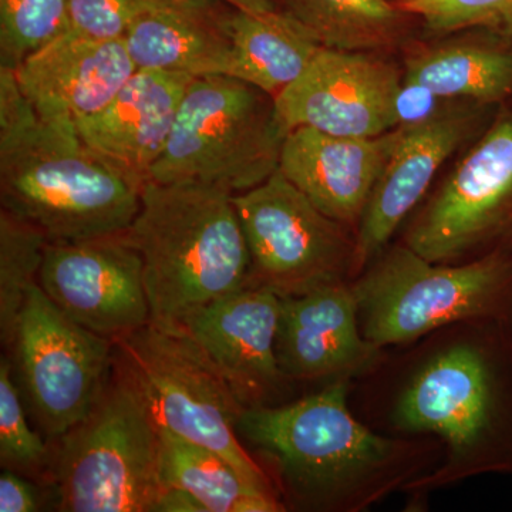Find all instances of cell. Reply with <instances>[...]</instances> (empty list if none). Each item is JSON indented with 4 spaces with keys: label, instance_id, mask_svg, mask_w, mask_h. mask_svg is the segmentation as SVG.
<instances>
[{
    "label": "cell",
    "instance_id": "cell-1",
    "mask_svg": "<svg viewBox=\"0 0 512 512\" xmlns=\"http://www.w3.org/2000/svg\"><path fill=\"white\" fill-rule=\"evenodd\" d=\"M350 407L380 433L443 443L439 466L404 490L409 511L471 478L512 477V330L470 320L384 349Z\"/></svg>",
    "mask_w": 512,
    "mask_h": 512
},
{
    "label": "cell",
    "instance_id": "cell-2",
    "mask_svg": "<svg viewBox=\"0 0 512 512\" xmlns=\"http://www.w3.org/2000/svg\"><path fill=\"white\" fill-rule=\"evenodd\" d=\"M352 386L340 380L239 417V439L268 461L286 511H367L443 460V443L434 437L390 436L367 426L350 407Z\"/></svg>",
    "mask_w": 512,
    "mask_h": 512
},
{
    "label": "cell",
    "instance_id": "cell-3",
    "mask_svg": "<svg viewBox=\"0 0 512 512\" xmlns=\"http://www.w3.org/2000/svg\"><path fill=\"white\" fill-rule=\"evenodd\" d=\"M143 185L87 146L72 124L43 120L0 67V201L49 242L126 232Z\"/></svg>",
    "mask_w": 512,
    "mask_h": 512
},
{
    "label": "cell",
    "instance_id": "cell-4",
    "mask_svg": "<svg viewBox=\"0 0 512 512\" xmlns=\"http://www.w3.org/2000/svg\"><path fill=\"white\" fill-rule=\"evenodd\" d=\"M231 192L146 181L126 231L143 259L150 322L178 325L247 286L251 255Z\"/></svg>",
    "mask_w": 512,
    "mask_h": 512
},
{
    "label": "cell",
    "instance_id": "cell-5",
    "mask_svg": "<svg viewBox=\"0 0 512 512\" xmlns=\"http://www.w3.org/2000/svg\"><path fill=\"white\" fill-rule=\"evenodd\" d=\"M363 336L382 349L454 323L487 320L512 330V256L440 264L389 244L352 281Z\"/></svg>",
    "mask_w": 512,
    "mask_h": 512
},
{
    "label": "cell",
    "instance_id": "cell-6",
    "mask_svg": "<svg viewBox=\"0 0 512 512\" xmlns=\"http://www.w3.org/2000/svg\"><path fill=\"white\" fill-rule=\"evenodd\" d=\"M158 426L133 376L114 359L99 400L56 440L46 485L57 511L154 512L161 487Z\"/></svg>",
    "mask_w": 512,
    "mask_h": 512
},
{
    "label": "cell",
    "instance_id": "cell-7",
    "mask_svg": "<svg viewBox=\"0 0 512 512\" xmlns=\"http://www.w3.org/2000/svg\"><path fill=\"white\" fill-rule=\"evenodd\" d=\"M286 136L274 97L231 76L194 77L148 181L241 194L278 171Z\"/></svg>",
    "mask_w": 512,
    "mask_h": 512
},
{
    "label": "cell",
    "instance_id": "cell-8",
    "mask_svg": "<svg viewBox=\"0 0 512 512\" xmlns=\"http://www.w3.org/2000/svg\"><path fill=\"white\" fill-rule=\"evenodd\" d=\"M116 352L158 427L210 448L249 484L279 497L274 480L239 439L245 407L183 326L150 322L117 340Z\"/></svg>",
    "mask_w": 512,
    "mask_h": 512
},
{
    "label": "cell",
    "instance_id": "cell-9",
    "mask_svg": "<svg viewBox=\"0 0 512 512\" xmlns=\"http://www.w3.org/2000/svg\"><path fill=\"white\" fill-rule=\"evenodd\" d=\"M232 201L251 255L249 288L291 298L356 278L355 229L323 214L281 171Z\"/></svg>",
    "mask_w": 512,
    "mask_h": 512
},
{
    "label": "cell",
    "instance_id": "cell-10",
    "mask_svg": "<svg viewBox=\"0 0 512 512\" xmlns=\"http://www.w3.org/2000/svg\"><path fill=\"white\" fill-rule=\"evenodd\" d=\"M400 242L440 264L512 256V110L494 120L421 202Z\"/></svg>",
    "mask_w": 512,
    "mask_h": 512
},
{
    "label": "cell",
    "instance_id": "cell-11",
    "mask_svg": "<svg viewBox=\"0 0 512 512\" xmlns=\"http://www.w3.org/2000/svg\"><path fill=\"white\" fill-rule=\"evenodd\" d=\"M8 355L30 412L57 440L92 412L113 372L116 342L64 315L36 284Z\"/></svg>",
    "mask_w": 512,
    "mask_h": 512
},
{
    "label": "cell",
    "instance_id": "cell-12",
    "mask_svg": "<svg viewBox=\"0 0 512 512\" xmlns=\"http://www.w3.org/2000/svg\"><path fill=\"white\" fill-rule=\"evenodd\" d=\"M40 288L83 328L117 342L151 320L143 259L126 232L47 242Z\"/></svg>",
    "mask_w": 512,
    "mask_h": 512
},
{
    "label": "cell",
    "instance_id": "cell-13",
    "mask_svg": "<svg viewBox=\"0 0 512 512\" xmlns=\"http://www.w3.org/2000/svg\"><path fill=\"white\" fill-rule=\"evenodd\" d=\"M403 77L392 62L370 52L326 49L275 99L286 131L315 128L340 137L373 138L396 128Z\"/></svg>",
    "mask_w": 512,
    "mask_h": 512
},
{
    "label": "cell",
    "instance_id": "cell-14",
    "mask_svg": "<svg viewBox=\"0 0 512 512\" xmlns=\"http://www.w3.org/2000/svg\"><path fill=\"white\" fill-rule=\"evenodd\" d=\"M281 298L249 288L198 309L178 325L210 357L245 409L278 406L292 392L276 359Z\"/></svg>",
    "mask_w": 512,
    "mask_h": 512
},
{
    "label": "cell",
    "instance_id": "cell-15",
    "mask_svg": "<svg viewBox=\"0 0 512 512\" xmlns=\"http://www.w3.org/2000/svg\"><path fill=\"white\" fill-rule=\"evenodd\" d=\"M276 359L292 384L355 382L377 365L384 349L360 329L352 282L281 298Z\"/></svg>",
    "mask_w": 512,
    "mask_h": 512
},
{
    "label": "cell",
    "instance_id": "cell-16",
    "mask_svg": "<svg viewBox=\"0 0 512 512\" xmlns=\"http://www.w3.org/2000/svg\"><path fill=\"white\" fill-rule=\"evenodd\" d=\"M480 123L477 107H454L419 126L399 128L392 154L357 225V275L412 217L441 165L476 133Z\"/></svg>",
    "mask_w": 512,
    "mask_h": 512
},
{
    "label": "cell",
    "instance_id": "cell-17",
    "mask_svg": "<svg viewBox=\"0 0 512 512\" xmlns=\"http://www.w3.org/2000/svg\"><path fill=\"white\" fill-rule=\"evenodd\" d=\"M136 72L124 39H92L70 30L15 70L43 120L72 126L103 110Z\"/></svg>",
    "mask_w": 512,
    "mask_h": 512
},
{
    "label": "cell",
    "instance_id": "cell-18",
    "mask_svg": "<svg viewBox=\"0 0 512 512\" xmlns=\"http://www.w3.org/2000/svg\"><path fill=\"white\" fill-rule=\"evenodd\" d=\"M397 137L399 128L373 138L295 128L282 144L278 170L323 214L356 231Z\"/></svg>",
    "mask_w": 512,
    "mask_h": 512
},
{
    "label": "cell",
    "instance_id": "cell-19",
    "mask_svg": "<svg viewBox=\"0 0 512 512\" xmlns=\"http://www.w3.org/2000/svg\"><path fill=\"white\" fill-rule=\"evenodd\" d=\"M194 77L138 69L77 133L93 151L144 185L163 154L185 92Z\"/></svg>",
    "mask_w": 512,
    "mask_h": 512
},
{
    "label": "cell",
    "instance_id": "cell-20",
    "mask_svg": "<svg viewBox=\"0 0 512 512\" xmlns=\"http://www.w3.org/2000/svg\"><path fill=\"white\" fill-rule=\"evenodd\" d=\"M224 18L210 0H164L127 30L128 55L137 70L228 76L231 40Z\"/></svg>",
    "mask_w": 512,
    "mask_h": 512
},
{
    "label": "cell",
    "instance_id": "cell-21",
    "mask_svg": "<svg viewBox=\"0 0 512 512\" xmlns=\"http://www.w3.org/2000/svg\"><path fill=\"white\" fill-rule=\"evenodd\" d=\"M231 40L228 76L252 84L269 96H279L323 49L316 37L289 12H225Z\"/></svg>",
    "mask_w": 512,
    "mask_h": 512
},
{
    "label": "cell",
    "instance_id": "cell-22",
    "mask_svg": "<svg viewBox=\"0 0 512 512\" xmlns=\"http://www.w3.org/2000/svg\"><path fill=\"white\" fill-rule=\"evenodd\" d=\"M403 79L443 100L478 106L504 103L512 99V43L491 36L431 47L407 60Z\"/></svg>",
    "mask_w": 512,
    "mask_h": 512
},
{
    "label": "cell",
    "instance_id": "cell-23",
    "mask_svg": "<svg viewBox=\"0 0 512 512\" xmlns=\"http://www.w3.org/2000/svg\"><path fill=\"white\" fill-rule=\"evenodd\" d=\"M158 473L163 488H181L207 512H282L281 498L249 484L210 448L158 427Z\"/></svg>",
    "mask_w": 512,
    "mask_h": 512
},
{
    "label": "cell",
    "instance_id": "cell-24",
    "mask_svg": "<svg viewBox=\"0 0 512 512\" xmlns=\"http://www.w3.org/2000/svg\"><path fill=\"white\" fill-rule=\"evenodd\" d=\"M288 6L320 45L346 52L394 45L407 16L389 0H288Z\"/></svg>",
    "mask_w": 512,
    "mask_h": 512
},
{
    "label": "cell",
    "instance_id": "cell-25",
    "mask_svg": "<svg viewBox=\"0 0 512 512\" xmlns=\"http://www.w3.org/2000/svg\"><path fill=\"white\" fill-rule=\"evenodd\" d=\"M47 242L33 225L0 211V339L6 350L15 340L26 296L39 284Z\"/></svg>",
    "mask_w": 512,
    "mask_h": 512
},
{
    "label": "cell",
    "instance_id": "cell-26",
    "mask_svg": "<svg viewBox=\"0 0 512 512\" xmlns=\"http://www.w3.org/2000/svg\"><path fill=\"white\" fill-rule=\"evenodd\" d=\"M70 0H0V67L16 70L69 30Z\"/></svg>",
    "mask_w": 512,
    "mask_h": 512
},
{
    "label": "cell",
    "instance_id": "cell-27",
    "mask_svg": "<svg viewBox=\"0 0 512 512\" xmlns=\"http://www.w3.org/2000/svg\"><path fill=\"white\" fill-rule=\"evenodd\" d=\"M0 461L23 476L47 477L52 451L29 427L10 356L0 360Z\"/></svg>",
    "mask_w": 512,
    "mask_h": 512
},
{
    "label": "cell",
    "instance_id": "cell-28",
    "mask_svg": "<svg viewBox=\"0 0 512 512\" xmlns=\"http://www.w3.org/2000/svg\"><path fill=\"white\" fill-rule=\"evenodd\" d=\"M394 5L439 35L480 29L512 43V0H394Z\"/></svg>",
    "mask_w": 512,
    "mask_h": 512
},
{
    "label": "cell",
    "instance_id": "cell-29",
    "mask_svg": "<svg viewBox=\"0 0 512 512\" xmlns=\"http://www.w3.org/2000/svg\"><path fill=\"white\" fill-rule=\"evenodd\" d=\"M164 0H70L69 30L92 39H124L138 16Z\"/></svg>",
    "mask_w": 512,
    "mask_h": 512
},
{
    "label": "cell",
    "instance_id": "cell-30",
    "mask_svg": "<svg viewBox=\"0 0 512 512\" xmlns=\"http://www.w3.org/2000/svg\"><path fill=\"white\" fill-rule=\"evenodd\" d=\"M441 101L443 99L427 87L403 79L394 104L396 128L419 126L433 119L443 110Z\"/></svg>",
    "mask_w": 512,
    "mask_h": 512
},
{
    "label": "cell",
    "instance_id": "cell-31",
    "mask_svg": "<svg viewBox=\"0 0 512 512\" xmlns=\"http://www.w3.org/2000/svg\"><path fill=\"white\" fill-rule=\"evenodd\" d=\"M46 497V495H45ZM39 488L12 470L0 476V512H36L42 510Z\"/></svg>",
    "mask_w": 512,
    "mask_h": 512
},
{
    "label": "cell",
    "instance_id": "cell-32",
    "mask_svg": "<svg viewBox=\"0 0 512 512\" xmlns=\"http://www.w3.org/2000/svg\"><path fill=\"white\" fill-rule=\"evenodd\" d=\"M154 512H207L204 505L181 488H163Z\"/></svg>",
    "mask_w": 512,
    "mask_h": 512
},
{
    "label": "cell",
    "instance_id": "cell-33",
    "mask_svg": "<svg viewBox=\"0 0 512 512\" xmlns=\"http://www.w3.org/2000/svg\"><path fill=\"white\" fill-rule=\"evenodd\" d=\"M217 2L227 3L231 8L245 10L252 13L275 12V0H217Z\"/></svg>",
    "mask_w": 512,
    "mask_h": 512
}]
</instances>
